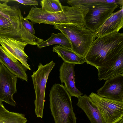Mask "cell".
<instances>
[{
	"label": "cell",
	"instance_id": "e0dca14e",
	"mask_svg": "<svg viewBox=\"0 0 123 123\" xmlns=\"http://www.w3.org/2000/svg\"><path fill=\"white\" fill-rule=\"evenodd\" d=\"M53 51L56 53L64 62L75 64H82L86 62L84 58L73 51L71 49L56 45L53 47Z\"/></svg>",
	"mask_w": 123,
	"mask_h": 123
},
{
	"label": "cell",
	"instance_id": "603a6c76",
	"mask_svg": "<svg viewBox=\"0 0 123 123\" xmlns=\"http://www.w3.org/2000/svg\"><path fill=\"white\" fill-rule=\"evenodd\" d=\"M12 1H16L25 6L38 5V2L36 0H13Z\"/></svg>",
	"mask_w": 123,
	"mask_h": 123
},
{
	"label": "cell",
	"instance_id": "5b68a950",
	"mask_svg": "<svg viewBox=\"0 0 123 123\" xmlns=\"http://www.w3.org/2000/svg\"><path fill=\"white\" fill-rule=\"evenodd\" d=\"M54 27L59 30L67 38L71 50L85 58L95 40L93 33L85 26L72 24L55 25Z\"/></svg>",
	"mask_w": 123,
	"mask_h": 123
},
{
	"label": "cell",
	"instance_id": "8992f818",
	"mask_svg": "<svg viewBox=\"0 0 123 123\" xmlns=\"http://www.w3.org/2000/svg\"><path fill=\"white\" fill-rule=\"evenodd\" d=\"M55 64L52 61L44 65L40 63L37 70L31 75L36 96L35 112L38 117H43L47 82L49 74Z\"/></svg>",
	"mask_w": 123,
	"mask_h": 123
},
{
	"label": "cell",
	"instance_id": "9a60e30c",
	"mask_svg": "<svg viewBox=\"0 0 123 123\" xmlns=\"http://www.w3.org/2000/svg\"><path fill=\"white\" fill-rule=\"evenodd\" d=\"M76 105L85 112L91 123H105L100 113L89 96L79 97Z\"/></svg>",
	"mask_w": 123,
	"mask_h": 123
},
{
	"label": "cell",
	"instance_id": "7a4b0ae2",
	"mask_svg": "<svg viewBox=\"0 0 123 123\" xmlns=\"http://www.w3.org/2000/svg\"><path fill=\"white\" fill-rule=\"evenodd\" d=\"M62 11L50 12L34 6L25 17L33 24L52 25L72 24L85 26L84 18L89 8L78 4L71 6H63Z\"/></svg>",
	"mask_w": 123,
	"mask_h": 123
},
{
	"label": "cell",
	"instance_id": "d6986e66",
	"mask_svg": "<svg viewBox=\"0 0 123 123\" xmlns=\"http://www.w3.org/2000/svg\"><path fill=\"white\" fill-rule=\"evenodd\" d=\"M59 44L61 46L71 49L69 42L66 37L62 32L57 34L53 33L47 40L37 45L39 49L53 44Z\"/></svg>",
	"mask_w": 123,
	"mask_h": 123
},
{
	"label": "cell",
	"instance_id": "3957f363",
	"mask_svg": "<svg viewBox=\"0 0 123 123\" xmlns=\"http://www.w3.org/2000/svg\"><path fill=\"white\" fill-rule=\"evenodd\" d=\"M49 96L50 108L55 123H76L71 96L62 84H54Z\"/></svg>",
	"mask_w": 123,
	"mask_h": 123
},
{
	"label": "cell",
	"instance_id": "6da1fadb",
	"mask_svg": "<svg viewBox=\"0 0 123 123\" xmlns=\"http://www.w3.org/2000/svg\"><path fill=\"white\" fill-rule=\"evenodd\" d=\"M123 53V33L115 31L97 38L84 59L97 68H105L113 64Z\"/></svg>",
	"mask_w": 123,
	"mask_h": 123
},
{
	"label": "cell",
	"instance_id": "277c9868",
	"mask_svg": "<svg viewBox=\"0 0 123 123\" xmlns=\"http://www.w3.org/2000/svg\"><path fill=\"white\" fill-rule=\"evenodd\" d=\"M22 14H0V37L12 38L32 45H37L43 40L33 35L21 23Z\"/></svg>",
	"mask_w": 123,
	"mask_h": 123
},
{
	"label": "cell",
	"instance_id": "30bf717a",
	"mask_svg": "<svg viewBox=\"0 0 123 123\" xmlns=\"http://www.w3.org/2000/svg\"><path fill=\"white\" fill-rule=\"evenodd\" d=\"M99 96L117 101H123V74L106 80L97 91Z\"/></svg>",
	"mask_w": 123,
	"mask_h": 123
},
{
	"label": "cell",
	"instance_id": "4fadbf2b",
	"mask_svg": "<svg viewBox=\"0 0 123 123\" xmlns=\"http://www.w3.org/2000/svg\"><path fill=\"white\" fill-rule=\"evenodd\" d=\"M123 27V7L112 13L100 27L93 33L95 38L115 31L119 32Z\"/></svg>",
	"mask_w": 123,
	"mask_h": 123
},
{
	"label": "cell",
	"instance_id": "52a82bcc",
	"mask_svg": "<svg viewBox=\"0 0 123 123\" xmlns=\"http://www.w3.org/2000/svg\"><path fill=\"white\" fill-rule=\"evenodd\" d=\"M105 123H117L123 118V101L112 100L92 92L89 95Z\"/></svg>",
	"mask_w": 123,
	"mask_h": 123
},
{
	"label": "cell",
	"instance_id": "5bb4252c",
	"mask_svg": "<svg viewBox=\"0 0 123 123\" xmlns=\"http://www.w3.org/2000/svg\"><path fill=\"white\" fill-rule=\"evenodd\" d=\"M0 62L18 78L27 82L28 76L26 73L27 69L0 45Z\"/></svg>",
	"mask_w": 123,
	"mask_h": 123
},
{
	"label": "cell",
	"instance_id": "44dd1931",
	"mask_svg": "<svg viewBox=\"0 0 123 123\" xmlns=\"http://www.w3.org/2000/svg\"><path fill=\"white\" fill-rule=\"evenodd\" d=\"M40 5L42 9L50 12H58L63 10V5L58 0H42Z\"/></svg>",
	"mask_w": 123,
	"mask_h": 123
},
{
	"label": "cell",
	"instance_id": "9c48e42d",
	"mask_svg": "<svg viewBox=\"0 0 123 123\" xmlns=\"http://www.w3.org/2000/svg\"><path fill=\"white\" fill-rule=\"evenodd\" d=\"M17 77L0 62V102L15 107L13 95L17 92Z\"/></svg>",
	"mask_w": 123,
	"mask_h": 123
},
{
	"label": "cell",
	"instance_id": "cb8c5ba5",
	"mask_svg": "<svg viewBox=\"0 0 123 123\" xmlns=\"http://www.w3.org/2000/svg\"><path fill=\"white\" fill-rule=\"evenodd\" d=\"M117 123H123V118L119 122Z\"/></svg>",
	"mask_w": 123,
	"mask_h": 123
},
{
	"label": "cell",
	"instance_id": "2e32d148",
	"mask_svg": "<svg viewBox=\"0 0 123 123\" xmlns=\"http://www.w3.org/2000/svg\"><path fill=\"white\" fill-rule=\"evenodd\" d=\"M98 79L100 80H107L123 74V53L115 62L111 66L105 68H97Z\"/></svg>",
	"mask_w": 123,
	"mask_h": 123
},
{
	"label": "cell",
	"instance_id": "ac0fdd59",
	"mask_svg": "<svg viewBox=\"0 0 123 123\" xmlns=\"http://www.w3.org/2000/svg\"><path fill=\"white\" fill-rule=\"evenodd\" d=\"M27 121L24 114L9 111L0 102V123H26Z\"/></svg>",
	"mask_w": 123,
	"mask_h": 123
},
{
	"label": "cell",
	"instance_id": "ffe728a7",
	"mask_svg": "<svg viewBox=\"0 0 123 123\" xmlns=\"http://www.w3.org/2000/svg\"><path fill=\"white\" fill-rule=\"evenodd\" d=\"M67 2L70 5L80 4L88 7L97 4L105 3H115L123 6V0H68Z\"/></svg>",
	"mask_w": 123,
	"mask_h": 123
},
{
	"label": "cell",
	"instance_id": "7402d4cb",
	"mask_svg": "<svg viewBox=\"0 0 123 123\" xmlns=\"http://www.w3.org/2000/svg\"><path fill=\"white\" fill-rule=\"evenodd\" d=\"M22 24L25 29L32 34L34 35L35 30L33 27V24L25 18L21 19Z\"/></svg>",
	"mask_w": 123,
	"mask_h": 123
},
{
	"label": "cell",
	"instance_id": "7c38bea8",
	"mask_svg": "<svg viewBox=\"0 0 123 123\" xmlns=\"http://www.w3.org/2000/svg\"><path fill=\"white\" fill-rule=\"evenodd\" d=\"M75 65L63 62L59 69V78L62 84L64 83L65 86L71 96L78 98L83 94L75 86L74 71Z\"/></svg>",
	"mask_w": 123,
	"mask_h": 123
},
{
	"label": "cell",
	"instance_id": "8fae6325",
	"mask_svg": "<svg viewBox=\"0 0 123 123\" xmlns=\"http://www.w3.org/2000/svg\"><path fill=\"white\" fill-rule=\"evenodd\" d=\"M0 44L6 52L19 61L27 69L31 70L27 62L28 56L24 51L27 43L12 38L0 37Z\"/></svg>",
	"mask_w": 123,
	"mask_h": 123
},
{
	"label": "cell",
	"instance_id": "ba28073f",
	"mask_svg": "<svg viewBox=\"0 0 123 123\" xmlns=\"http://www.w3.org/2000/svg\"><path fill=\"white\" fill-rule=\"evenodd\" d=\"M119 6L116 4L105 3L88 7L84 18L85 27L94 32Z\"/></svg>",
	"mask_w": 123,
	"mask_h": 123
}]
</instances>
